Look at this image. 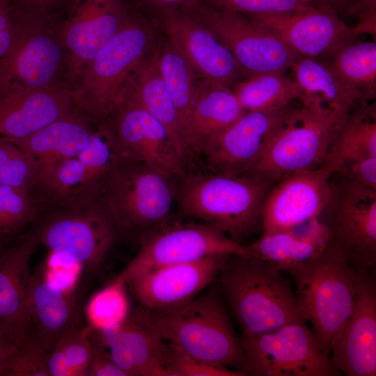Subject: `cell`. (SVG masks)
<instances>
[{
  "label": "cell",
  "mask_w": 376,
  "mask_h": 376,
  "mask_svg": "<svg viewBox=\"0 0 376 376\" xmlns=\"http://www.w3.org/2000/svg\"><path fill=\"white\" fill-rule=\"evenodd\" d=\"M134 313L166 343L190 356L216 367L240 368L244 372L241 340L216 291L201 292L173 308L150 310L141 307Z\"/></svg>",
  "instance_id": "1"
},
{
  "label": "cell",
  "mask_w": 376,
  "mask_h": 376,
  "mask_svg": "<svg viewBox=\"0 0 376 376\" xmlns=\"http://www.w3.org/2000/svg\"><path fill=\"white\" fill-rule=\"evenodd\" d=\"M281 272L265 260L237 255L230 256L220 270L222 292L240 326L242 338L305 322Z\"/></svg>",
  "instance_id": "2"
},
{
  "label": "cell",
  "mask_w": 376,
  "mask_h": 376,
  "mask_svg": "<svg viewBox=\"0 0 376 376\" xmlns=\"http://www.w3.org/2000/svg\"><path fill=\"white\" fill-rule=\"evenodd\" d=\"M273 185L254 175L187 173L178 180L175 201L185 215L238 242L261 227L263 206Z\"/></svg>",
  "instance_id": "3"
},
{
  "label": "cell",
  "mask_w": 376,
  "mask_h": 376,
  "mask_svg": "<svg viewBox=\"0 0 376 376\" xmlns=\"http://www.w3.org/2000/svg\"><path fill=\"white\" fill-rule=\"evenodd\" d=\"M359 271L330 242L314 258L285 271L295 281L303 320L311 324L313 332L329 353L334 338L351 313Z\"/></svg>",
  "instance_id": "4"
},
{
  "label": "cell",
  "mask_w": 376,
  "mask_h": 376,
  "mask_svg": "<svg viewBox=\"0 0 376 376\" xmlns=\"http://www.w3.org/2000/svg\"><path fill=\"white\" fill-rule=\"evenodd\" d=\"M154 26L134 10L127 24L84 67L73 89L75 106L91 119L113 114L119 94L155 47Z\"/></svg>",
  "instance_id": "5"
},
{
  "label": "cell",
  "mask_w": 376,
  "mask_h": 376,
  "mask_svg": "<svg viewBox=\"0 0 376 376\" xmlns=\"http://www.w3.org/2000/svg\"><path fill=\"white\" fill-rule=\"evenodd\" d=\"M346 117L318 104L293 107L247 174L275 184L294 172L322 164Z\"/></svg>",
  "instance_id": "6"
},
{
  "label": "cell",
  "mask_w": 376,
  "mask_h": 376,
  "mask_svg": "<svg viewBox=\"0 0 376 376\" xmlns=\"http://www.w3.org/2000/svg\"><path fill=\"white\" fill-rule=\"evenodd\" d=\"M178 180L144 164L121 162L107 176L104 207L117 227L153 229L169 221Z\"/></svg>",
  "instance_id": "7"
},
{
  "label": "cell",
  "mask_w": 376,
  "mask_h": 376,
  "mask_svg": "<svg viewBox=\"0 0 376 376\" xmlns=\"http://www.w3.org/2000/svg\"><path fill=\"white\" fill-rule=\"evenodd\" d=\"M305 323L295 322L257 336L242 338L244 372L255 376L340 375L329 353Z\"/></svg>",
  "instance_id": "8"
},
{
  "label": "cell",
  "mask_w": 376,
  "mask_h": 376,
  "mask_svg": "<svg viewBox=\"0 0 376 376\" xmlns=\"http://www.w3.org/2000/svg\"><path fill=\"white\" fill-rule=\"evenodd\" d=\"M215 254L251 256L246 246L205 223H171L146 231L137 255L118 275L127 284L158 267L194 262Z\"/></svg>",
  "instance_id": "9"
},
{
  "label": "cell",
  "mask_w": 376,
  "mask_h": 376,
  "mask_svg": "<svg viewBox=\"0 0 376 376\" xmlns=\"http://www.w3.org/2000/svg\"><path fill=\"white\" fill-rule=\"evenodd\" d=\"M329 234V242L359 270L376 263V190L334 178L330 194L319 216Z\"/></svg>",
  "instance_id": "10"
},
{
  "label": "cell",
  "mask_w": 376,
  "mask_h": 376,
  "mask_svg": "<svg viewBox=\"0 0 376 376\" xmlns=\"http://www.w3.org/2000/svg\"><path fill=\"white\" fill-rule=\"evenodd\" d=\"M58 19L27 15L16 44L0 59V81L33 88L70 86L68 55Z\"/></svg>",
  "instance_id": "11"
},
{
  "label": "cell",
  "mask_w": 376,
  "mask_h": 376,
  "mask_svg": "<svg viewBox=\"0 0 376 376\" xmlns=\"http://www.w3.org/2000/svg\"><path fill=\"white\" fill-rule=\"evenodd\" d=\"M193 13L230 50L242 74L253 75L290 69L300 57L244 15L204 1Z\"/></svg>",
  "instance_id": "12"
},
{
  "label": "cell",
  "mask_w": 376,
  "mask_h": 376,
  "mask_svg": "<svg viewBox=\"0 0 376 376\" xmlns=\"http://www.w3.org/2000/svg\"><path fill=\"white\" fill-rule=\"evenodd\" d=\"M134 9L125 0H72L58 19L73 89L88 62L129 22Z\"/></svg>",
  "instance_id": "13"
},
{
  "label": "cell",
  "mask_w": 376,
  "mask_h": 376,
  "mask_svg": "<svg viewBox=\"0 0 376 376\" xmlns=\"http://www.w3.org/2000/svg\"><path fill=\"white\" fill-rule=\"evenodd\" d=\"M113 131L121 162L141 164L180 179L190 163L165 127L138 105L117 102Z\"/></svg>",
  "instance_id": "14"
},
{
  "label": "cell",
  "mask_w": 376,
  "mask_h": 376,
  "mask_svg": "<svg viewBox=\"0 0 376 376\" xmlns=\"http://www.w3.org/2000/svg\"><path fill=\"white\" fill-rule=\"evenodd\" d=\"M116 228L104 207H91L52 216L34 234L48 251L65 253L94 272L111 249Z\"/></svg>",
  "instance_id": "15"
},
{
  "label": "cell",
  "mask_w": 376,
  "mask_h": 376,
  "mask_svg": "<svg viewBox=\"0 0 376 376\" xmlns=\"http://www.w3.org/2000/svg\"><path fill=\"white\" fill-rule=\"evenodd\" d=\"M335 167L324 162L314 168L294 172L272 187L261 214L263 233L297 228L318 218L330 194Z\"/></svg>",
  "instance_id": "16"
},
{
  "label": "cell",
  "mask_w": 376,
  "mask_h": 376,
  "mask_svg": "<svg viewBox=\"0 0 376 376\" xmlns=\"http://www.w3.org/2000/svg\"><path fill=\"white\" fill-rule=\"evenodd\" d=\"M292 108L290 105L272 111H245L210 139L198 156L203 157L212 173L247 174Z\"/></svg>",
  "instance_id": "17"
},
{
  "label": "cell",
  "mask_w": 376,
  "mask_h": 376,
  "mask_svg": "<svg viewBox=\"0 0 376 376\" xmlns=\"http://www.w3.org/2000/svg\"><path fill=\"white\" fill-rule=\"evenodd\" d=\"M244 16L301 57L331 56L353 40L357 32V28L346 25L334 10L323 4L286 15Z\"/></svg>",
  "instance_id": "18"
},
{
  "label": "cell",
  "mask_w": 376,
  "mask_h": 376,
  "mask_svg": "<svg viewBox=\"0 0 376 376\" xmlns=\"http://www.w3.org/2000/svg\"><path fill=\"white\" fill-rule=\"evenodd\" d=\"M169 40L201 79L230 88L242 74L226 46L193 12L156 15Z\"/></svg>",
  "instance_id": "19"
},
{
  "label": "cell",
  "mask_w": 376,
  "mask_h": 376,
  "mask_svg": "<svg viewBox=\"0 0 376 376\" xmlns=\"http://www.w3.org/2000/svg\"><path fill=\"white\" fill-rule=\"evenodd\" d=\"M334 366L347 376L376 375V286L368 270H359L349 317L330 347Z\"/></svg>",
  "instance_id": "20"
},
{
  "label": "cell",
  "mask_w": 376,
  "mask_h": 376,
  "mask_svg": "<svg viewBox=\"0 0 376 376\" xmlns=\"http://www.w3.org/2000/svg\"><path fill=\"white\" fill-rule=\"evenodd\" d=\"M232 255L215 254L201 260L145 271L128 283L141 305L159 310L183 304L210 285Z\"/></svg>",
  "instance_id": "21"
},
{
  "label": "cell",
  "mask_w": 376,
  "mask_h": 376,
  "mask_svg": "<svg viewBox=\"0 0 376 376\" xmlns=\"http://www.w3.org/2000/svg\"><path fill=\"white\" fill-rule=\"evenodd\" d=\"M75 107L68 85L33 88L15 81H0L1 137L23 139Z\"/></svg>",
  "instance_id": "22"
},
{
  "label": "cell",
  "mask_w": 376,
  "mask_h": 376,
  "mask_svg": "<svg viewBox=\"0 0 376 376\" xmlns=\"http://www.w3.org/2000/svg\"><path fill=\"white\" fill-rule=\"evenodd\" d=\"M91 335L127 376H174L166 366L165 341L134 312L121 325Z\"/></svg>",
  "instance_id": "23"
},
{
  "label": "cell",
  "mask_w": 376,
  "mask_h": 376,
  "mask_svg": "<svg viewBox=\"0 0 376 376\" xmlns=\"http://www.w3.org/2000/svg\"><path fill=\"white\" fill-rule=\"evenodd\" d=\"M29 324L26 336L47 352L70 329L81 322L80 300L76 291L52 288L41 268L29 274L26 287Z\"/></svg>",
  "instance_id": "24"
},
{
  "label": "cell",
  "mask_w": 376,
  "mask_h": 376,
  "mask_svg": "<svg viewBox=\"0 0 376 376\" xmlns=\"http://www.w3.org/2000/svg\"><path fill=\"white\" fill-rule=\"evenodd\" d=\"M8 240L0 247V324L19 343L29 324L26 287L39 242L34 233Z\"/></svg>",
  "instance_id": "25"
},
{
  "label": "cell",
  "mask_w": 376,
  "mask_h": 376,
  "mask_svg": "<svg viewBox=\"0 0 376 376\" xmlns=\"http://www.w3.org/2000/svg\"><path fill=\"white\" fill-rule=\"evenodd\" d=\"M91 120L76 107L30 135L9 141L31 157L38 181L47 186L56 166L67 158L76 157L86 143L93 131Z\"/></svg>",
  "instance_id": "26"
},
{
  "label": "cell",
  "mask_w": 376,
  "mask_h": 376,
  "mask_svg": "<svg viewBox=\"0 0 376 376\" xmlns=\"http://www.w3.org/2000/svg\"><path fill=\"white\" fill-rule=\"evenodd\" d=\"M119 99L138 105L161 123L185 154L189 163L193 162L178 113L159 71L158 45L135 68L123 86Z\"/></svg>",
  "instance_id": "27"
},
{
  "label": "cell",
  "mask_w": 376,
  "mask_h": 376,
  "mask_svg": "<svg viewBox=\"0 0 376 376\" xmlns=\"http://www.w3.org/2000/svg\"><path fill=\"white\" fill-rule=\"evenodd\" d=\"M245 111L230 88L205 79L198 80L187 133L192 160L203 146Z\"/></svg>",
  "instance_id": "28"
},
{
  "label": "cell",
  "mask_w": 376,
  "mask_h": 376,
  "mask_svg": "<svg viewBox=\"0 0 376 376\" xmlns=\"http://www.w3.org/2000/svg\"><path fill=\"white\" fill-rule=\"evenodd\" d=\"M290 69L301 94V103L318 104L346 117L367 102L361 93L340 79L329 61L300 56Z\"/></svg>",
  "instance_id": "29"
},
{
  "label": "cell",
  "mask_w": 376,
  "mask_h": 376,
  "mask_svg": "<svg viewBox=\"0 0 376 376\" xmlns=\"http://www.w3.org/2000/svg\"><path fill=\"white\" fill-rule=\"evenodd\" d=\"M329 240L327 229L315 218L295 229L263 233L246 246L251 256L268 261L285 272L318 255Z\"/></svg>",
  "instance_id": "30"
},
{
  "label": "cell",
  "mask_w": 376,
  "mask_h": 376,
  "mask_svg": "<svg viewBox=\"0 0 376 376\" xmlns=\"http://www.w3.org/2000/svg\"><path fill=\"white\" fill-rule=\"evenodd\" d=\"M370 157H376V111L375 105L365 102L347 116L326 159L336 169L343 162Z\"/></svg>",
  "instance_id": "31"
},
{
  "label": "cell",
  "mask_w": 376,
  "mask_h": 376,
  "mask_svg": "<svg viewBox=\"0 0 376 376\" xmlns=\"http://www.w3.org/2000/svg\"><path fill=\"white\" fill-rule=\"evenodd\" d=\"M232 89L244 111H272L288 107L301 94L294 79L284 72H269L249 76Z\"/></svg>",
  "instance_id": "32"
},
{
  "label": "cell",
  "mask_w": 376,
  "mask_h": 376,
  "mask_svg": "<svg viewBox=\"0 0 376 376\" xmlns=\"http://www.w3.org/2000/svg\"><path fill=\"white\" fill-rule=\"evenodd\" d=\"M158 65L178 113L191 157L187 146V133L195 100L198 76L179 50L166 38L162 44L158 45Z\"/></svg>",
  "instance_id": "33"
},
{
  "label": "cell",
  "mask_w": 376,
  "mask_h": 376,
  "mask_svg": "<svg viewBox=\"0 0 376 376\" xmlns=\"http://www.w3.org/2000/svg\"><path fill=\"white\" fill-rule=\"evenodd\" d=\"M329 61L334 71L366 101L375 97L376 43L350 40L338 49Z\"/></svg>",
  "instance_id": "34"
},
{
  "label": "cell",
  "mask_w": 376,
  "mask_h": 376,
  "mask_svg": "<svg viewBox=\"0 0 376 376\" xmlns=\"http://www.w3.org/2000/svg\"><path fill=\"white\" fill-rule=\"evenodd\" d=\"M127 283L116 276L95 292L84 308V316L91 330H108L123 324L131 314Z\"/></svg>",
  "instance_id": "35"
},
{
  "label": "cell",
  "mask_w": 376,
  "mask_h": 376,
  "mask_svg": "<svg viewBox=\"0 0 376 376\" xmlns=\"http://www.w3.org/2000/svg\"><path fill=\"white\" fill-rule=\"evenodd\" d=\"M76 157L85 166L89 183L107 177L121 163L113 128L101 125L93 130Z\"/></svg>",
  "instance_id": "36"
},
{
  "label": "cell",
  "mask_w": 376,
  "mask_h": 376,
  "mask_svg": "<svg viewBox=\"0 0 376 376\" xmlns=\"http://www.w3.org/2000/svg\"><path fill=\"white\" fill-rule=\"evenodd\" d=\"M36 209L27 189L0 185V233L11 238L32 221Z\"/></svg>",
  "instance_id": "37"
},
{
  "label": "cell",
  "mask_w": 376,
  "mask_h": 376,
  "mask_svg": "<svg viewBox=\"0 0 376 376\" xmlns=\"http://www.w3.org/2000/svg\"><path fill=\"white\" fill-rule=\"evenodd\" d=\"M36 181L31 157L16 143L0 137V185L28 190Z\"/></svg>",
  "instance_id": "38"
},
{
  "label": "cell",
  "mask_w": 376,
  "mask_h": 376,
  "mask_svg": "<svg viewBox=\"0 0 376 376\" xmlns=\"http://www.w3.org/2000/svg\"><path fill=\"white\" fill-rule=\"evenodd\" d=\"M243 15H286L322 4L318 0H204Z\"/></svg>",
  "instance_id": "39"
},
{
  "label": "cell",
  "mask_w": 376,
  "mask_h": 376,
  "mask_svg": "<svg viewBox=\"0 0 376 376\" xmlns=\"http://www.w3.org/2000/svg\"><path fill=\"white\" fill-rule=\"evenodd\" d=\"M47 355L41 346L24 336L6 363L1 376H49Z\"/></svg>",
  "instance_id": "40"
},
{
  "label": "cell",
  "mask_w": 376,
  "mask_h": 376,
  "mask_svg": "<svg viewBox=\"0 0 376 376\" xmlns=\"http://www.w3.org/2000/svg\"><path fill=\"white\" fill-rule=\"evenodd\" d=\"M91 331L87 325L84 326L81 322L70 329L56 343L63 350L72 376H87L93 350Z\"/></svg>",
  "instance_id": "41"
},
{
  "label": "cell",
  "mask_w": 376,
  "mask_h": 376,
  "mask_svg": "<svg viewBox=\"0 0 376 376\" xmlns=\"http://www.w3.org/2000/svg\"><path fill=\"white\" fill-rule=\"evenodd\" d=\"M165 362L174 376H244L240 370L216 367L204 363L178 347L165 342Z\"/></svg>",
  "instance_id": "42"
},
{
  "label": "cell",
  "mask_w": 376,
  "mask_h": 376,
  "mask_svg": "<svg viewBox=\"0 0 376 376\" xmlns=\"http://www.w3.org/2000/svg\"><path fill=\"white\" fill-rule=\"evenodd\" d=\"M40 268L45 280L52 288L65 292L77 290L84 270L79 263L58 253L49 254Z\"/></svg>",
  "instance_id": "43"
},
{
  "label": "cell",
  "mask_w": 376,
  "mask_h": 376,
  "mask_svg": "<svg viewBox=\"0 0 376 376\" xmlns=\"http://www.w3.org/2000/svg\"><path fill=\"white\" fill-rule=\"evenodd\" d=\"M87 183L89 181L85 166L77 157H72L56 166L47 186L65 195Z\"/></svg>",
  "instance_id": "44"
},
{
  "label": "cell",
  "mask_w": 376,
  "mask_h": 376,
  "mask_svg": "<svg viewBox=\"0 0 376 376\" xmlns=\"http://www.w3.org/2000/svg\"><path fill=\"white\" fill-rule=\"evenodd\" d=\"M27 18L10 0H0V59L16 44Z\"/></svg>",
  "instance_id": "45"
},
{
  "label": "cell",
  "mask_w": 376,
  "mask_h": 376,
  "mask_svg": "<svg viewBox=\"0 0 376 376\" xmlns=\"http://www.w3.org/2000/svg\"><path fill=\"white\" fill-rule=\"evenodd\" d=\"M336 179L376 190V157L340 164L332 173Z\"/></svg>",
  "instance_id": "46"
},
{
  "label": "cell",
  "mask_w": 376,
  "mask_h": 376,
  "mask_svg": "<svg viewBox=\"0 0 376 376\" xmlns=\"http://www.w3.org/2000/svg\"><path fill=\"white\" fill-rule=\"evenodd\" d=\"M21 12L29 15L60 18L72 0H10Z\"/></svg>",
  "instance_id": "47"
},
{
  "label": "cell",
  "mask_w": 376,
  "mask_h": 376,
  "mask_svg": "<svg viewBox=\"0 0 376 376\" xmlns=\"http://www.w3.org/2000/svg\"><path fill=\"white\" fill-rule=\"evenodd\" d=\"M87 376L127 375L112 360L108 352H105L104 349L100 347L93 341V350L88 367Z\"/></svg>",
  "instance_id": "48"
},
{
  "label": "cell",
  "mask_w": 376,
  "mask_h": 376,
  "mask_svg": "<svg viewBox=\"0 0 376 376\" xmlns=\"http://www.w3.org/2000/svg\"><path fill=\"white\" fill-rule=\"evenodd\" d=\"M157 15L162 13L184 11L194 12L204 0H136Z\"/></svg>",
  "instance_id": "49"
},
{
  "label": "cell",
  "mask_w": 376,
  "mask_h": 376,
  "mask_svg": "<svg viewBox=\"0 0 376 376\" xmlns=\"http://www.w3.org/2000/svg\"><path fill=\"white\" fill-rule=\"evenodd\" d=\"M322 4L337 10H363L373 12L375 0H318Z\"/></svg>",
  "instance_id": "50"
},
{
  "label": "cell",
  "mask_w": 376,
  "mask_h": 376,
  "mask_svg": "<svg viewBox=\"0 0 376 376\" xmlns=\"http://www.w3.org/2000/svg\"><path fill=\"white\" fill-rule=\"evenodd\" d=\"M18 343L11 334L0 324V376L10 357L17 349Z\"/></svg>",
  "instance_id": "51"
},
{
  "label": "cell",
  "mask_w": 376,
  "mask_h": 376,
  "mask_svg": "<svg viewBox=\"0 0 376 376\" xmlns=\"http://www.w3.org/2000/svg\"><path fill=\"white\" fill-rule=\"evenodd\" d=\"M10 238L0 233V247L3 245Z\"/></svg>",
  "instance_id": "52"
}]
</instances>
